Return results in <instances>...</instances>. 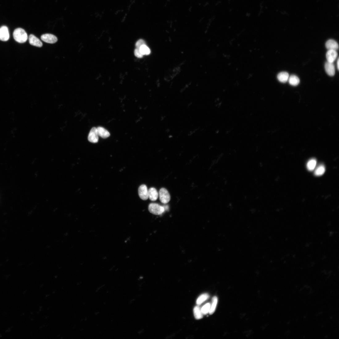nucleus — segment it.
Segmentation results:
<instances>
[{
  "label": "nucleus",
  "mask_w": 339,
  "mask_h": 339,
  "mask_svg": "<svg viewBox=\"0 0 339 339\" xmlns=\"http://www.w3.org/2000/svg\"><path fill=\"white\" fill-rule=\"evenodd\" d=\"M13 37L14 40L17 42L23 43L27 40L28 36L26 31L22 28H18L14 31Z\"/></svg>",
  "instance_id": "f257e3e1"
},
{
  "label": "nucleus",
  "mask_w": 339,
  "mask_h": 339,
  "mask_svg": "<svg viewBox=\"0 0 339 339\" xmlns=\"http://www.w3.org/2000/svg\"><path fill=\"white\" fill-rule=\"evenodd\" d=\"M149 210L152 214L155 215H161L165 211L164 207L155 203H151L149 206Z\"/></svg>",
  "instance_id": "f03ea898"
},
{
  "label": "nucleus",
  "mask_w": 339,
  "mask_h": 339,
  "mask_svg": "<svg viewBox=\"0 0 339 339\" xmlns=\"http://www.w3.org/2000/svg\"><path fill=\"white\" fill-rule=\"evenodd\" d=\"M159 200L162 203L166 204L168 203L171 200L170 194L167 189L162 188L159 192Z\"/></svg>",
  "instance_id": "7ed1b4c3"
},
{
  "label": "nucleus",
  "mask_w": 339,
  "mask_h": 339,
  "mask_svg": "<svg viewBox=\"0 0 339 339\" xmlns=\"http://www.w3.org/2000/svg\"><path fill=\"white\" fill-rule=\"evenodd\" d=\"M41 39L44 42L50 44L55 43L58 41L57 37L54 35L51 34L42 35Z\"/></svg>",
  "instance_id": "20e7f679"
},
{
  "label": "nucleus",
  "mask_w": 339,
  "mask_h": 339,
  "mask_svg": "<svg viewBox=\"0 0 339 339\" xmlns=\"http://www.w3.org/2000/svg\"><path fill=\"white\" fill-rule=\"evenodd\" d=\"M138 192L139 197L142 200L146 201L148 199V190L146 185H141L139 188Z\"/></svg>",
  "instance_id": "39448f33"
},
{
  "label": "nucleus",
  "mask_w": 339,
  "mask_h": 339,
  "mask_svg": "<svg viewBox=\"0 0 339 339\" xmlns=\"http://www.w3.org/2000/svg\"><path fill=\"white\" fill-rule=\"evenodd\" d=\"M98 135L97 128L93 127L92 128L89 133L88 136V140L93 143H97L99 139Z\"/></svg>",
  "instance_id": "423d86ee"
},
{
  "label": "nucleus",
  "mask_w": 339,
  "mask_h": 339,
  "mask_svg": "<svg viewBox=\"0 0 339 339\" xmlns=\"http://www.w3.org/2000/svg\"><path fill=\"white\" fill-rule=\"evenodd\" d=\"M9 38L10 35L8 27L6 26H3L0 28V40L6 41Z\"/></svg>",
  "instance_id": "0eeeda50"
},
{
  "label": "nucleus",
  "mask_w": 339,
  "mask_h": 339,
  "mask_svg": "<svg viewBox=\"0 0 339 339\" xmlns=\"http://www.w3.org/2000/svg\"><path fill=\"white\" fill-rule=\"evenodd\" d=\"M338 54L337 51L333 50H329L326 53V57L328 62L333 63L336 60Z\"/></svg>",
  "instance_id": "6e6552de"
},
{
  "label": "nucleus",
  "mask_w": 339,
  "mask_h": 339,
  "mask_svg": "<svg viewBox=\"0 0 339 339\" xmlns=\"http://www.w3.org/2000/svg\"><path fill=\"white\" fill-rule=\"evenodd\" d=\"M29 42L30 44L35 47L40 48L43 44L41 41L33 34H31L29 38Z\"/></svg>",
  "instance_id": "1a4fd4ad"
},
{
  "label": "nucleus",
  "mask_w": 339,
  "mask_h": 339,
  "mask_svg": "<svg viewBox=\"0 0 339 339\" xmlns=\"http://www.w3.org/2000/svg\"><path fill=\"white\" fill-rule=\"evenodd\" d=\"M325 69L327 74L330 76H333L335 74V67L333 63L328 61L325 64Z\"/></svg>",
  "instance_id": "9d476101"
},
{
  "label": "nucleus",
  "mask_w": 339,
  "mask_h": 339,
  "mask_svg": "<svg viewBox=\"0 0 339 339\" xmlns=\"http://www.w3.org/2000/svg\"><path fill=\"white\" fill-rule=\"evenodd\" d=\"M325 46L326 48L329 50H337L338 49V45L337 42L333 39H330L326 43Z\"/></svg>",
  "instance_id": "9b49d317"
},
{
  "label": "nucleus",
  "mask_w": 339,
  "mask_h": 339,
  "mask_svg": "<svg viewBox=\"0 0 339 339\" xmlns=\"http://www.w3.org/2000/svg\"><path fill=\"white\" fill-rule=\"evenodd\" d=\"M149 198L152 201H156L158 197V193L155 188H151L148 190Z\"/></svg>",
  "instance_id": "f8f14e48"
},
{
  "label": "nucleus",
  "mask_w": 339,
  "mask_h": 339,
  "mask_svg": "<svg viewBox=\"0 0 339 339\" xmlns=\"http://www.w3.org/2000/svg\"><path fill=\"white\" fill-rule=\"evenodd\" d=\"M97 129L98 136L103 138H106L110 136L109 132L103 127H98Z\"/></svg>",
  "instance_id": "ddd939ff"
},
{
  "label": "nucleus",
  "mask_w": 339,
  "mask_h": 339,
  "mask_svg": "<svg viewBox=\"0 0 339 339\" xmlns=\"http://www.w3.org/2000/svg\"><path fill=\"white\" fill-rule=\"evenodd\" d=\"M289 77V74L285 72H281L278 74L277 78L278 80L283 83H286L288 80Z\"/></svg>",
  "instance_id": "4468645a"
},
{
  "label": "nucleus",
  "mask_w": 339,
  "mask_h": 339,
  "mask_svg": "<svg viewBox=\"0 0 339 339\" xmlns=\"http://www.w3.org/2000/svg\"><path fill=\"white\" fill-rule=\"evenodd\" d=\"M194 316L196 319H200L202 318L203 314L202 312L201 309L197 306L194 307L193 309Z\"/></svg>",
  "instance_id": "2eb2a0df"
},
{
  "label": "nucleus",
  "mask_w": 339,
  "mask_h": 339,
  "mask_svg": "<svg viewBox=\"0 0 339 339\" xmlns=\"http://www.w3.org/2000/svg\"><path fill=\"white\" fill-rule=\"evenodd\" d=\"M288 81L290 84L294 86L298 85L300 82L299 78L297 76L294 75H291L289 77Z\"/></svg>",
  "instance_id": "dca6fc26"
},
{
  "label": "nucleus",
  "mask_w": 339,
  "mask_h": 339,
  "mask_svg": "<svg viewBox=\"0 0 339 339\" xmlns=\"http://www.w3.org/2000/svg\"><path fill=\"white\" fill-rule=\"evenodd\" d=\"M217 301L218 299L217 297L215 296L213 298L212 304L211 306V305L210 310L209 312L210 314H212L215 312L217 305Z\"/></svg>",
  "instance_id": "f3484780"
},
{
  "label": "nucleus",
  "mask_w": 339,
  "mask_h": 339,
  "mask_svg": "<svg viewBox=\"0 0 339 339\" xmlns=\"http://www.w3.org/2000/svg\"><path fill=\"white\" fill-rule=\"evenodd\" d=\"M316 164V160L312 159L309 160L307 164V168L309 171H312L315 169Z\"/></svg>",
  "instance_id": "a211bd4d"
},
{
  "label": "nucleus",
  "mask_w": 339,
  "mask_h": 339,
  "mask_svg": "<svg viewBox=\"0 0 339 339\" xmlns=\"http://www.w3.org/2000/svg\"><path fill=\"white\" fill-rule=\"evenodd\" d=\"M139 49L143 55H148L150 54L151 50L146 44L142 46Z\"/></svg>",
  "instance_id": "6ab92c4d"
},
{
  "label": "nucleus",
  "mask_w": 339,
  "mask_h": 339,
  "mask_svg": "<svg viewBox=\"0 0 339 339\" xmlns=\"http://www.w3.org/2000/svg\"><path fill=\"white\" fill-rule=\"evenodd\" d=\"M209 297V296L207 294H204L201 295L196 301V303L198 305H200L204 301L206 300Z\"/></svg>",
  "instance_id": "aec40b11"
},
{
  "label": "nucleus",
  "mask_w": 339,
  "mask_h": 339,
  "mask_svg": "<svg viewBox=\"0 0 339 339\" xmlns=\"http://www.w3.org/2000/svg\"><path fill=\"white\" fill-rule=\"evenodd\" d=\"M325 171V167L323 165L319 166L315 170L314 174L316 176H320L324 174Z\"/></svg>",
  "instance_id": "412c9836"
},
{
  "label": "nucleus",
  "mask_w": 339,
  "mask_h": 339,
  "mask_svg": "<svg viewBox=\"0 0 339 339\" xmlns=\"http://www.w3.org/2000/svg\"><path fill=\"white\" fill-rule=\"evenodd\" d=\"M210 307L211 304L210 303H207L201 309L203 314L206 315L209 312Z\"/></svg>",
  "instance_id": "4be33fe9"
},
{
  "label": "nucleus",
  "mask_w": 339,
  "mask_h": 339,
  "mask_svg": "<svg viewBox=\"0 0 339 339\" xmlns=\"http://www.w3.org/2000/svg\"><path fill=\"white\" fill-rule=\"evenodd\" d=\"M146 43L144 40L143 39H139L137 41L136 43V47L137 48L139 49L143 45H146Z\"/></svg>",
  "instance_id": "5701e85b"
},
{
  "label": "nucleus",
  "mask_w": 339,
  "mask_h": 339,
  "mask_svg": "<svg viewBox=\"0 0 339 339\" xmlns=\"http://www.w3.org/2000/svg\"><path fill=\"white\" fill-rule=\"evenodd\" d=\"M134 54L136 57L138 58H141L143 57V55L141 53L139 49L138 48H136L134 52Z\"/></svg>",
  "instance_id": "b1692460"
},
{
  "label": "nucleus",
  "mask_w": 339,
  "mask_h": 339,
  "mask_svg": "<svg viewBox=\"0 0 339 339\" xmlns=\"http://www.w3.org/2000/svg\"><path fill=\"white\" fill-rule=\"evenodd\" d=\"M339 59H338V60H337V69H338V70H339Z\"/></svg>",
  "instance_id": "393cba45"
}]
</instances>
